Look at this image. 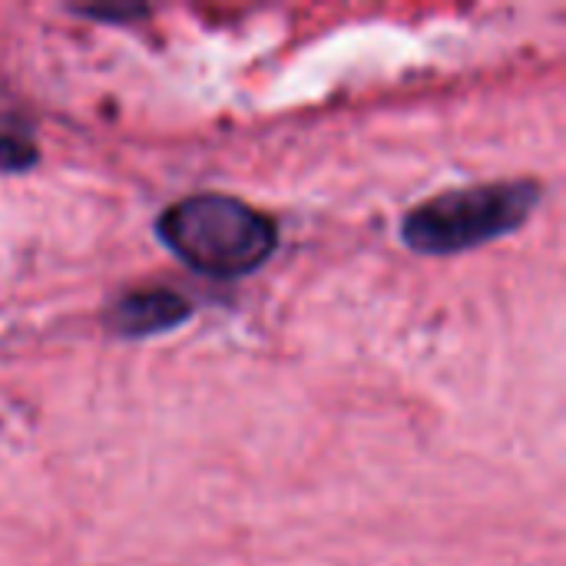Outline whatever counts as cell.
I'll return each instance as SVG.
<instances>
[{"instance_id": "1", "label": "cell", "mask_w": 566, "mask_h": 566, "mask_svg": "<svg viewBox=\"0 0 566 566\" xmlns=\"http://www.w3.org/2000/svg\"><path fill=\"white\" fill-rule=\"evenodd\" d=\"M156 232L179 262L209 279H242L265 265L279 245V229L262 209L219 192L172 202Z\"/></svg>"}, {"instance_id": "2", "label": "cell", "mask_w": 566, "mask_h": 566, "mask_svg": "<svg viewBox=\"0 0 566 566\" xmlns=\"http://www.w3.org/2000/svg\"><path fill=\"white\" fill-rule=\"evenodd\" d=\"M541 196L544 189L531 179L448 189L405 216L401 239L421 255H458L517 232L534 216Z\"/></svg>"}, {"instance_id": "3", "label": "cell", "mask_w": 566, "mask_h": 566, "mask_svg": "<svg viewBox=\"0 0 566 566\" xmlns=\"http://www.w3.org/2000/svg\"><path fill=\"white\" fill-rule=\"evenodd\" d=\"M189 315H192V305L179 292L146 289V292L123 295L106 312V328L119 338H149V335H159L189 322Z\"/></svg>"}, {"instance_id": "4", "label": "cell", "mask_w": 566, "mask_h": 566, "mask_svg": "<svg viewBox=\"0 0 566 566\" xmlns=\"http://www.w3.org/2000/svg\"><path fill=\"white\" fill-rule=\"evenodd\" d=\"M36 163V146L27 129H20L13 119L0 116V169L20 172Z\"/></svg>"}, {"instance_id": "5", "label": "cell", "mask_w": 566, "mask_h": 566, "mask_svg": "<svg viewBox=\"0 0 566 566\" xmlns=\"http://www.w3.org/2000/svg\"><path fill=\"white\" fill-rule=\"evenodd\" d=\"M80 13L99 20H126V17H146V7H80Z\"/></svg>"}]
</instances>
